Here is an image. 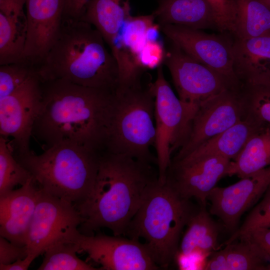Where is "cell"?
I'll list each match as a JSON object with an SVG mask.
<instances>
[{
    "instance_id": "7402d4cb",
    "label": "cell",
    "mask_w": 270,
    "mask_h": 270,
    "mask_svg": "<svg viewBox=\"0 0 270 270\" xmlns=\"http://www.w3.org/2000/svg\"><path fill=\"white\" fill-rule=\"evenodd\" d=\"M204 270H270V263L256 245L240 238L212 252Z\"/></svg>"
},
{
    "instance_id": "ba28073f",
    "label": "cell",
    "mask_w": 270,
    "mask_h": 270,
    "mask_svg": "<svg viewBox=\"0 0 270 270\" xmlns=\"http://www.w3.org/2000/svg\"><path fill=\"white\" fill-rule=\"evenodd\" d=\"M82 218L74 205L52 196L40 188L26 246L28 254L37 258L50 246L72 242L80 232Z\"/></svg>"
},
{
    "instance_id": "3957f363",
    "label": "cell",
    "mask_w": 270,
    "mask_h": 270,
    "mask_svg": "<svg viewBox=\"0 0 270 270\" xmlns=\"http://www.w3.org/2000/svg\"><path fill=\"white\" fill-rule=\"evenodd\" d=\"M37 71L42 80L114 92L118 86L116 59L98 30L82 19L64 16L60 35Z\"/></svg>"
},
{
    "instance_id": "d4e9b609",
    "label": "cell",
    "mask_w": 270,
    "mask_h": 270,
    "mask_svg": "<svg viewBox=\"0 0 270 270\" xmlns=\"http://www.w3.org/2000/svg\"><path fill=\"white\" fill-rule=\"evenodd\" d=\"M270 166V125L254 134L244 146L230 161L226 176L243 178Z\"/></svg>"
},
{
    "instance_id": "44dd1931",
    "label": "cell",
    "mask_w": 270,
    "mask_h": 270,
    "mask_svg": "<svg viewBox=\"0 0 270 270\" xmlns=\"http://www.w3.org/2000/svg\"><path fill=\"white\" fill-rule=\"evenodd\" d=\"M152 12L159 26H184L194 28L218 30L214 11L206 0H156Z\"/></svg>"
},
{
    "instance_id": "83f0119b",
    "label": "cell",
    "mask_w": 270,
    "mask_h": 270,
    "mask_svg": "<svg viewBox=\"0 0 270 270\" xmlns=\"http://www.w3.org/2000/svg\"><path fill=\"white\" fill-rule=\"evenodd\" d=\"M74 242L60 241L48 246L44 251V258L38 270H96L77 256Z\"/></svg>"
},
{
    "instance_id": "f1b7e54d",
    "label": "cell",
    "mask_w": 270,
    "mask_h": 270,
    "mask_svg": "<svg viewBox=\"0 0 270 270\" xmlns=\"http://www.w3.org/2000/svg\"><path fill=\"white\" fill-rule=\"evenodd\" d=\"M32 177L15 158L8 140L0 136V196L24 185Z\"/></svg>"
},
{
    "instance_id": "2e32d148",
    "label": "cell",
    "mask_w": 270,
    "mask_h": 270,
    "mask_svg": "<svg viewBox=\"0 0 270 270\" xmlns=\"http://www.w3.org/2000/svg\"><path fill=\"white\" fill-rule=\"evenodd\" d=\"M64 6L65 0H26L28 32L23 60L37 68L60 35Z\"/></svg>"
},
{
    "instance_id": "5bb4252c",
    "label": "cell",
    "mask_w": 270,
    "mask_h": 270,
    "mask_svg": "<svg viewBox=\"0 0 270 270\" xmlns=\"http://www.w3.org/2000/svg\"><path fill=\"white\" fill-rule=\"evenodd\" d=\"M240 90L226 89L201 104L186 143L172 160L184 158L242 118Z\"/></svg>"
},
{
    "instance_id": "9a60e30c",
    "label": "cell",
    "mask_w": 270,
    "mask_h": 270,
    "mask_svg": "<svg viewBox=\"0 0 270 270\" xmlns=\"http://www.w3.org/2000/svg\"><path fill=\"white\" fill-rule=\"evenodd\" d=\"M270 184V166L228 186H216L208 197L210 213L234 233L242 215L263 196Z\"/></svg>"
},
{
    "instance_id": "4316f807",
    "label": "cell",
    "mask_w": 270,
    "mask_h": 270,
    "mask_svg": "<svg viewBox=\"0 0 270 270\" xmlns=\"http://www.w3.org/2000/svg\"><path fill=\"white\" fill-rule=\"evenodd\" d=\"M240 96L242 118L270 125V78L242 84Z\"/></svg>"
},
{
    "instance_id": "603a6c76",
    "label": "cell",
    "mask_w": 270,
    "mask_h": 270,
    "mask_svg": "<svg viewBox=\"0 0 270 270\" xmlns=\"http://www.w3.org/2000/svg\"><path fill=\"white\" fill-rule=\"evenodd\" d=\"M264 126L246 118H242L232 126L208 140L184 157L212 155L233 160L238 156L251 136Z\"/></svg>"
},
{
    "instance_id": "4fadbf2b",
    "label": "cell",
    "mask_w": 270,
    "mask_h": 270,
    "mask_svg": "<svg viewBox=\"0 0 270 270\" xmlns=\"http://www.w3.org/2000/svg\"><path fill=\"white\" fill-rule=\"evenodd\" d=\"M230 161L212 155L172 160L166 182L181 196L188 200L194 198L200 206H206L210 192L226 176Z\"/></svg>"
},
{
    "instance_id": "836d02e7",
    "label": "cell",
    "mask_w": 270,
    "mask_h": 270,
    "mask_svg": "<svg viewBox=\"0 0 270 270\" xmlns=\"http://www.w3.org/2000/svg\"><path fill=\"white\" fill-rule=\"evenodd\" d=\"M28 254L26 246L14 244L0 236V264H8L26 258Z\"/></svg>"
},
{
    "instance_id": "d6986e66",
    "label": "cell",
    "mask_w": 270,
    "mask_h": 270,
    "mask_svg": "<svg viewBox=\"0 0 270 270\" xmlns=\"http://www.w3.org/2000/svg\"><path fill=\"white\" fill-rule=\"evenodd\" d=\"M130 16V0H90L81 19L98 30L117 62L120 33Z\"/></svg>"
},
{
    "instance_id": "4dcf8cb0",
    "label": "cell",
    "mask_w": 270,
    "mask_h": 270,
    "mask_svg": "<svg viewBox=\"0 0 270 270\" xmlns=\"http://www.w3.org/2000/svg\"><path fill=\"white\" fill-rule=\"evenodd\" d=\"M262 200L252 209L241 226L232 234L225 244L232 242L247 232L260 228H270V184Z\"/></svg>"
},
{
    "instance_id": "74e56055",
    "label": "cell",
    "mask_w": 270,
    "mask_h": 270,
    "mask_svg": "<svg viewBox=\"0 0 270 270\" xmlns=\"http://www.w3.org/2000/svg\"><path fill=\"white\" fill-rule=\"evenodd\" d=\"M36 258L34 255L28 254L26 258L19 259L12 263L8 264H0V270H27Z\"/></svg>"
},
{
    "instance_id": "1f68e13d",
    "label": "cell",
    "mask_w": 270,
    "mask_h": 270,
    "mask_svg": "<svg viewBox=\"0 0 270 270\" xmlns=\"http://www.w3.org/2000/svg\"><path fill=\"white\" fill-rule=\"evenodd\" d=\"M165 46L159 37L149 39L137 58V64L142 70L158 68L162 64Z\"/></svg>"
},
{
    "instance_id": "e575fe53",
    "label": "cell",
    "mask_w": 270,
    "mask_h": 270,
    "mask_svg": "<svg viewBox=\"0 0 270 270\" xmlns=\"http://www.w3.org/2000/svg\"><path fill=\"white\" fill-rule=\"evenodd\" d=\"M209 256L200 252L184 254L178 251L174 260L180 270H204Z\"/></svg>"
},
{
    "instance_id": "7c38bea8",
    "label": "cell",
    "mask_w": 270,
    "mask_h": 270,
    "mask_svg": "<svg viewBox=\"0 0 270 270\" xmlns=\"http://www.w3.org/2000/svg\"><path fill=\"white\" fill-rule=\"evenodd\" d=\"M74 242L78 252L101 266L103 270L159 269L143 244L120 236L102 234L87 236L79 232Z\"/></svg>"
},
{
    "instance_id": "ffe728a7",
    "label": "cell",
    "mask_w": 270,
    "mask_h": 270,
    "mask_svg": "<svg viewBox=\"0 0 270 270\" xmlns=\"http://www.w3.org/2000/svg\"><path fill=\"white\" fill-rule=\"evenodd\" d=\"M233 68L242 84L270 78V35L233 41Z\"/></svg>"
},
{
    "instance_id": "277c9868",
    "label": "cell",
    "mask_w": 270,
    "mask_h": 270,
    "mask_svg": "<svg viewBox=\"0 0 270 270\" xmlns=\"http://www.w3.org/2000/svg\"><path fill=\"white\" fill-rule=\"evenodd\" d=\"M195 211L190 200L166 182L150 187L124 235L143 244L159 268H168L178 252L181 234Z\"/></svg>"
},
{
    "instance_id": "d590c367",
    "label": "cell",
    "mask_w": 270,
    "mask_h": 270,
    "mask_svg": "<svg viewBox=\"0 0 270 270\" xmlns=\"http://www.w3.org/2000/svg\"><path fill=\"white\" fill-rule=\"evenodd\" d=\"M240 238H246L256 245L270 263V228H257Z\"/></svg>"
},
{
    "instance_id": "e0dca14e",
    "label": "cell",
    "mask_w": 270,
    "mask_h": 270,
    "mask_svg": "<svg viewBox=\"0 0 270 270\" xmlns=\"http://www.w3.org/2000/svg\"><path fill=\"white\" fill-rule=\"evenodd\" d=\"M40 190L32 176L18 189L0 196V236L26 245Z\"/></svg>"
},
{
    "instance_id": "cb8c5ba5",
    "label": "cell",
    "mask_w": 270,
    "mask_h": 270,
    "mask_svg": "<svg viewBox=\"0 0 270 270\" xmlns=\"http://www.w3.org/2000/svg\"><path fill=\"white\" fill-rule=\"evenodd\" d=\"M210 214L206 206L195 210L187 223L178 252L184 254L200 252L210 256L218 250L220 228Z\"/></svg>"
},
{
    "instance_id": "f35d334b",
    "label": "cell",
    "mask_w": 270,
    "mask_h": 270,
    "mask_svg": "<svg viewBox=\"0 0 270 270\" xmlns=\"http://www.w3.org/2000/svg\"><path fill=\"white\" fill-rule=\"evenodd\" d=\"M263 0L266 4H268L269 6H270V0Z\"/></svg>"
},
{
    "instance_id": "6da1fadb",
    "label": "cell",
    "mask_w": 270,
    "mask_h": 270,
    "mask_svg": "<svg viewBox=\"0 0 270 270\" xmlns=\"http://www.w3.org/2000/svg\"><path fill=\"white\" fill-rule=\"evenodd\" d=\"M41 92L32 136L44 150L70 144L106 151L116 92L62 80H41Z\"/></svg>"
},
{
    "instance_id": "f546056e",
    "label": "cell",
    "mask_w": 270,
    "mask_h": 270,
    "mask_svg": "<svg viewBox=\"0 0 270 270\" xmlns=\"http://www.w3.org/2000/svg\"><path fill=\"white\" fill-rule=\"evenodd\" d=\"M36 72L35 66L24 60L0 65V98L12 93Z\"/></svg>"
},
{
    "instance_id": "8992f818",
    "label": "cell",
    "mask_w": 270,
    "mask_h": 270,
    "mask_svg": "<svg viewBox=\"0 0 270 270\" xmlns=\"http://www.w3.org/2000/svg\"><path fill=\"white\" fill-rule=\"evenodd\" d=\"M156 138L154 98L149 86L117 88L105 152L157 164L150 151Z\"/></svg>"
},
{
    "instance_id": "9c48e42d",
    "label": "cell",
    "mask_w": 270,
    "mask_h": 270,
    "mask_svg": "<svg viewBox=\"0 0 270 270\" xmlns=\"http://www.w3.org/2000/svg\"><path fill=\"white\" fill-rule=\"evenodd\" d=\"M42 100L38 71L10 95L0 98V134L14 156L32 152L30 140Z\"/></svg>"
},
{
    "instance_id": "5b68a950",
    "label": "cell",
    "mask_w": 270,
    "mask_h": 270,
    "mask_svg": "<svg viewBox=\"0 0 270 270\" xmlns=\"http://www.w3.org/2000/svg\"><path fill=\"white\" fill-rule=\"evenodd\" d=\"M102 153L61 144L44 150L39 155L32 151L14 157L41 190L76 206L92 190Z\"/></svg>"
},
{
    "instance_id": "8fae6325",
    "label": "cell",
    "mask_w": 270,
    "mask_h": 270,
    "mask_svg": "<svg viewBox=\"0 0 270 270\" xmlns=\"http://www.w3.org/2000/svg\"><path fill=\"white\" fill-rule=\"evenodd\" d=\"M160 32L189 56L222 76L230 86L240 90L242 84L233 68V41L223 36L184 26H160Z\"/></svg>"
},
{
    "instance_id": "8d00e7d4",
    "label": "cell",
    "mask_w": 270,
    "mask_h": 270,
    "mask_svg": "<svg viewBox=\"0 0 270 270\" xmlns=\"http://www.w3.org/2000/svg\"><path fill=\"white\" fill-rule=\"evenodd\" d=\"M90 0H65L64 17L81 19Z\"/></svg>"
},
{
    "instance_id": "7a4b0ae2",
    "label": "cell",
    "mask_w": 270,
    "mask_h": 270,
    "mask_svg": "<svg viewBox=\"0 0 270 270\" xmlns=\"http://www.w3.org/2000/svg\"><path fill=\"white\" fill-rule=\"evenodd\" d=\"M158 180V173L152 164L103 152L92 190L74 206L82 218L78 230L91 236L105 228L114 236L124 235L148 190Z\"/></svg>"
},
{
    "instance_id": "484cf974",
    "label": "cell",
    "mask_w": 270,
    "mask_h": 270,
    "mask_svg": "<svg viewBox=\"0 0 270 270\" xmlns=\"http://www.w3.org/2000/svg\"><path fill=\"white\" fill-rule=\"evenodd\" d=\"M234 17L232 34L246 39L270 35V6L262 0H232Z\"/></svg>"
},
{
    "instance_id": "d6a6232c",
    "label": "cell",
    "mask_w": 270,
    "mask_h": 270,
    "mask_svg": "<svg viewBox=\"0 0 270 270\" xmlns=\"http://www.w3.org/2000/svg\"><path fill=\"white\" fill-rule=\"evenodd\" d=\"M211 6L218 24V30L232 33L234 8L232 0H206Z\"/></svg>"
},
{
    "instance_id": "52a82bcc",
    "label": "cell",
    "mask_w": 270,
    "mask_h": 270,
    "mask_svg": "<svg viewBox=\"0 0 270 270\" xmlns=\"http://www.w3.org/2000/svg\"><path fill=\"white\" fill-rule=\"evenodd\" d=\"M163 64L157 68V76L149 88L154 98V120L158 182H166L172 154L180 149L190 134L192 122L197 112L183 103L166 79Z\"/></svg>"
},
{
    "instance_id": "ac0fdd59",
    "label": "cell",
    "mask_w": 270,
    "mask_h": 270,
    "mask_svg": "<svg viewBox=\"0 0 270 270\" xmlns=\"http://www.w3.org/2000/svg\"><path fill=\"white\" fill-rule=\"evenodd\" d=\"M26 0H0V65L23 60L28 32Z\"/></svg>"
},
{
    "instance_id": "30bf717a",
    "label": "cell",
    "mask_w": 270,
    "mask_h": 270,
    "mask_svg": "<svg viewBox=\"0 0 270 270\" xmlns=\"http://www.w3.org/2000/svg\"><path fill=\"white\" fill-rule=\"evenodd\" d=\"M166 40L168 44L165 46L162 64L168 68L178 97L183 103L198 110L206 100L226 89H234L218 73Z\"/></svg>"
}]
</instances>
